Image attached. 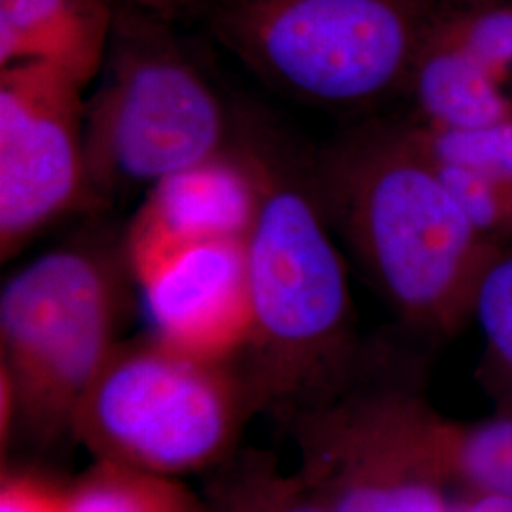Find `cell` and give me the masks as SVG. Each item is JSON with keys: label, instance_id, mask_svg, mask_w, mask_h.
<instances>
[{"label": "cell", "instance_id": "1", "mask_svg": "<svg viewBox=\"0 0 512 512\" xmlns=\"http://www.w3.org/2000/svg\"><path fill=\"white\" fill-rule=\"evenodd\" d=\"M334 236L408 338L450 342L473 323L476 293L505 249L486 238L404 122H365L311 162Z\"/></svg>", "mask_w": 512, "mask_h": 512}, {"label": "cell", "instance_id": "2", "mask_svg": "<svg viewBox=\"0 0 512 512\" xmlns=\"http://www.w3.org/2000/svg\"><path fill=\"white\" fill-rule=\"evenodd\" d=\"M262 202L245 241L249 330L234 357L260 414L287 425L357 380L370 346L359 336L348 268L311 169L256 143Z\"/></svg>", "mask_w": 512, "mask_h": 512}, {"label": "cell", "instance_id": "3", "mask_svg": "<svg viewBox=\"0 0 512 512\" xmlns=\"http://www.w3.org/2000/svg\"><path fill=\"white\" fill-rule=\"evenodd\" d=\"M101 73L84 105L90 209L232 147L236 128L173 23L116 6Z\"/></svg>", "mask_w": 512, "mask_h": 512}, {"label": "cell", "instance_id": "4", "mask_svg": "<svg viewBox=\"0 0 512 512\" xmlns=\"http://www.w3.org/2000/svg\"><path fill=\"white\" fill-rule=\"evenodd\" d=\"M440 0H211L202 21L262 82L325 109L404 95Z\"/></svg>", "mask_w": 512, "mask_h": 512}, {"label": "cell", "instance_id": "5", "mask_svg": "<svg viewBox=\"0 0 512 512\" xmlns=\"http://www.w3.org/2000/svg\"><path fill=\"white\" fill-rule=\"evenodd\" d=\"M128 264L122 241L76 238L35 258L0 293V378L16 435L37 446L71 437L74 412L122 340Z\"/></svg>", "mask_w": 512, "mask_h": 512}, {"label": "cell", "instance_id": "6", "mask_svg": "<svg viewBox=\"0 0 512 512\" xmlns=\"http://www.w3.org/2000/svg\"><path fill=\"white\" fill-rule=\"evenodd\" d=\"M260 414L234 359H211L156 334L122 340L74 412L71 437L95 461L181 478L239 452Z\"/></svg>", "mask_w": 512, "mask_h": 512}, {"label": "cell", "instance_id": "7", "mask_svg": "<svg viewBox=\"0 0 512 512\" xmlns=\"http://www.w3.org/2000/svg\"><path fill=\"white\" fill-rule=\"evenodd\" d=\"M391 351L370 346L344 393L294 416L296 475L327 512H454L456 497L410 456L389 401Z\"/></svg>", "mask_w": 512, "mask_h": 512}, {"label": "cell", "instance_id": "8", "mask_svg": "<svg viewBox=\"0 0 512 512\" xmlns=\"http://www.w3.org/2000/svg\"><path fill=\"white\" fill-rule=\"evenodd\" d=\"M84 88L46 63L0 67V256L54 220L90 209Z\"/></svg>", "mask_w": 512, "mask_h": 512}, {"label": "cell", "instance_id": "9", "mask_svg": "<svg viewBox=\"0 0 512 512\" xmlns=\"http://www.w3.org/2000/svg\"><path fill=\"white\" fill-rule=\"evenodd\" d=\"M262 202V171L253 141H236L148 188L129 220L122 251L141 285L190 249L247 241Z\"/></svg>", "mask_w": 512, "mask_h": 512}, {"label": "cell", "instance_id": "10", "mask_svg": "<svg viewBox=\"0 0 512 512\" xmlns=\"http://www.w3.org/2000/svg\"><path fill=\"white\" fill-rule=\"evenodd\" d=\"M152 334L211 359H234L249 330L245 241L202 245L143 281Z\"/></svg>", "mask_w": 512, "mask_h": 512}, {"label": "cell", "instance_id": "11", "mask_svg": "<svg viewBox=\"0 0 512 512\" xmlns=\"http://www.w3.org/2000/svg\"><path fill=\"white\" fill-rule=\"evenodd\" d=\"M112 0H0V67L46 63L86 88L105 63Z\"/></svg>", "mask_w": 512, "mask_h": 512}, {"label": "cell", "instance_id": "12", "mask_svg": "<svg viewBox=\"0 0 512 512\" xmlns=\"http://www.w3.org/2000/svg\"><path fill=\"white\" fill-rule=\"evenodd\" d=\"M404 97L414 105L410 120L429 128L467 131L511 118L512 99L501 92V80L440 27L439 16L421 46Z\"/></svg>", "mask_w": 512, "mask_h": 512}, {"label": "cell", "instance_id": "13", "mask_svg": "<svg viewBox=\"0 0 512 512\" xmlns=\"http://www.w3.org/2000/svg\"><path fill=\"white\" fill-rule=\"evenodd\" d=\"M207 512H327L302 478L262 450H239L209 478Z\"/></svg>", "mask_w": 512, "mask_h": 512}, {"label": "cell", "instance_id": "14", "mask_svg": "<svg viewBox=\"0 0 512 512\" xmlns=\"http://www.w3.org/2000/svg\"><path fill=\"white\" fill-rule=\"evenodd\" d=\"M69 512H207L179 478L109 461L93 465L67 486Z\"/></svg>", "mask_w": 512, "mask_h": 512}, {"label": "cell", "instance_id": "15", "mask_svg": "<svg viewBox=\"0 0 512 512\" xmlns=\"http://www.w3.org/2000/svg\"><path fill=\"white\" fill-rule=\"evenodd\" d=\"M473 323L482 332L476 382L494 410L512 412V247L497 256L484 275Z\"/></svg>", "mask_w": 512, "mask_h": 512}, {"label": "cell", "instance_id": "16", "mask_svg": "<svg viewBox=\"0 0 512 512\" xmlns=\"http://www.w3.org/2000/svg\"><path fill=\"white\" fill-rule=\"evenodd\" d=\"M439 25L503 80L512 71V0H440Z\"/></svg>", "mask_w": 512, "mask_h": 512}, {"label": "cell", "instance_id": "17", "mask_svg": "<svg viewBox=\"0 0 512 512\" xmlns=\"http://www.w3.org/2000/svg\"><path fill=\"white\" fill-rule=\"evenodd\" d=\"M0 512H69L67 486L35 473L4 469Z\"/></svg>", "mask_w": 512, "mask_h": 512}, {"label": "cell", "instance_id": "18", "mask_svg": "<svg viewBox=\"0 0 512 512\" xmlns=\"http://www.w3.org/2000/svg\"><path fill=\"white\" fill-rule=\"evenodd\" d=\"M116 6H129L165 19L173 25L190 19H202L211 0H112Z\"/></svg>", "mask_w": 512, "mask_h": 512}, {"label": "cell", "instance_id": "19", "mask_svg": "<svg viewBox=\"0 0 512 512\" xmlns=\"http://www.w3.org/2000/svg\"><path fill=\"white\" fill-rule=\"evenodd\" d=\"M454 512H512V501L494 497L456 499Z\"/></svg>", "mask_w": 512, "mask_h": 512}, {"label": "cell", "instance_id": "20", "mask_svg": "<svg viewBox=\"0 0 512 512\" xmlns=\"http://www.w3.org/2000/svg\"><path fill=\"white\" fill-rule=\"evenodd\" d=\"M511 120H512V112H511Z\"/></svg>", "mask_w": 512, "mask_h": 512}]
</instances>
